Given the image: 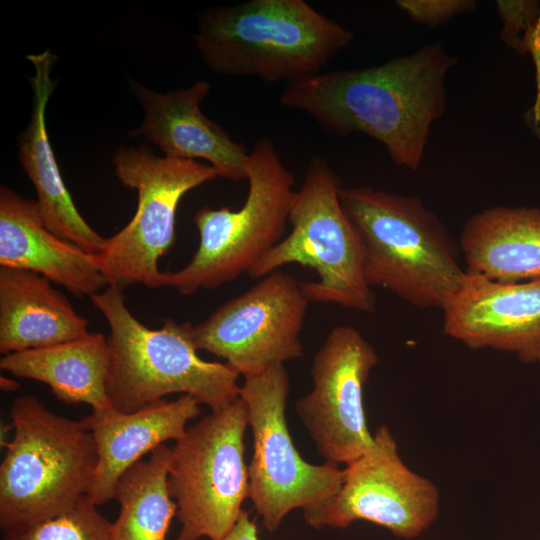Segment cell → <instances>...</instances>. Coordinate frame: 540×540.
<instances>
[{"instance_id": "cell-1", "label": "cell", "mask_w": 540, "mask_h": 540, "mask_svg": "<svg viewBox=\"0 0 540 540\" xmlns=\"http://www.w3.org/2000/svg\"><path fill=\"white\" fill-rule=\"evenodd\" d=\"M440 42L365 68L319 73L287 84L280 103L336 136L368 135L398 166L418 170L432 124L446 111L445 79L456 65Z\"/></svg>"}, {"instance_id": "cell-2", "label": "cell", "mask_w": 540, "mask_h": 540, "mask_svg": "<svg viewBox=\"0 0 540 540\" xmlns=\"http://www.w3.org/2000/svg\"><path fill=\"white\" fill-rule=\"evenodd\" d=\"M195 46L218 74L299 82L347 48L354 34L304 0H250L197 14Z\"/></svg>"}, {"instance_id": "cell-3", "label": "cell", "mask_w": 540, "mask_h": 540, "mask_svg": "<svg viewBox=\"0 0 540 540\" xmlns=\"http://www.w3.org/2000/svg\"><path fill=\"white\" fill-rule=\"evenodd\" d=\"M339 198L360 238L368 285L443 310L467 270L441 220L415 196L369 186L341 187Z\"/></svg>"}, {"instance_id": "cell-4", "label": "cell", "mask_w": 540, "mask_h": 540, "mask_svg": "<svg viewBox=\"0 0 540 540\" xmlns=\"http://www.w3.org/2000/svg\"><path fill=\"white\" fill-rule=\"evenodd\" d=\"M90 298L110 329L106 387L116 411L130 413L173 393L191 395L212 411L239 398V373L228 363L202 359L187 322L167 318L160 329H150L129 311L122 290L113 287Z\"/></svg>"}, {"instance_id": "cell-5", "label": "cell", "mask_w": 540, "mask_h": 540, "mask_svg": "<svg viewBox=\"0 0 540 540\" xmlns=\"http://www.w3.org/2000/svg\"><path fill=\"white\" fill-rule=\"evenodd\" d=\"M13 439L0 465L3 532L58 515L87 495L97 451L82 421L48 410L36 397L16 398Z\"/></svg>"}, {"instance_id": "cell-6", "label": "cell", "mask_w": 540, "mask_h": 540, "mask_svg": "<svg viewBox=\"0 0 540 540\" xmlns=\"http://www.w3.org/2000/svg\"><path fill=\"white\" fill-rule=\"evenodd\" d=\"M341 183L322 156H314L295 191L288 221L292 231L248 272L251 278L297 263L313 269L318 281L300 282L309 302L332 303L372 313L376 297L365 280L358 233L339 198Z\"/></svg>"}, {"instance_id": "cell-7", "label": "cell", "mask_w": 540, "mask_h": 540, "mask_svg": "<svg viewBox=\"0 0 540 540\" xmlns=\"http://www.w3.org/2000/svg\"><path fill=\"white\" fill-rule=\"evenodd\" d=\"M247 198L238 210L202 207L194 222L200 242L182 269L163 272L161 287L192 295L238 278L282 240L295 179L266 137L256 141L249 154Z\"/></svg>"}, {"instance_id": "cell-8", "label": "cell", "mask_w": 540, "mask_h": 540, "mask_svg": "<svg viewBox=\"0 0 540 540\" xmlns=\"http://www.w3.org/2000/svg\"><path fill=\"white\" fill-rule=\"evenodd\" d=\"M247 426L239 397L187 428L171 448L168 487L181 525L176 540H221L235 525L249 494Z\"/></svg>"}, {"instance_id": "cell-9", "label": "cell", "mask_w": 540, "mask_h": 540, "mask_svg": "<svg viewBox=\"0 0 540 540\" xmlns=\"http://www.w3.org/2000/svg\"><path fill=\"white\" fill-rule=\"evenodd\" d=\"M113 166L119 181L137 191L138 203L130 222L106 238L96 254L101 272L108 287H161L163 272L158 261L174 244L180 200L188 191L220 175L209 164L158 157L145 145L117 149Z\"/></svg>"}, {"instance_id": "cell-10", "label": "cell", "mask_w": 540, "mask_h": 540, "mask_svg": "<svg viewBox=\"0 0 540 540\" xmlns=\"http://www.w3.org/2000/svg\"><path fill=\"white\" fill-rule=\"evenodd\" d=\"M288 393L284 365L245 378L240 388L253 436L248 497L269 531L276 530L294 509L308 514L330 501L345 477L339 465H314L302 459L287 426Z\"/></svg>"}, {"instance_id": "cell-11", "label": "cell", "mask_w": 540, "mask_h": 540, "mask_svg": "<svg viewBox=\"0 0 540 540\" xmlns=\"http://www.w3.org/2000/svg\"><path fill=\"white\" fill-rule=\"evenodd\" d=\"M309 301L300 282L276 270L204 322H187L197 350L226 360L244 378L303 356L300 332Z\"/></svg>"}, {"instance_id": "cell-12", "label": "cell", "mask_w": 540, "mask_h": 540, "mask_svg": "<svg viewBox=\"0 0 540 540\" xmlns=\"http://www.w3.org/2000/svg\"><path fill=\"white\" fill-rule=\"evenodd\" d=\"M373 445L346 465L339 492L317 510L304 514L313 528L344 529L368 521L403 539L420 536L437 519L436 485L412 471L401 459L389 428H377Z\"/></svg>"}, {"instance_id": "cell-13", "label": "cell", "mask_w": 540, "mask_h": 540, "mask_svg": "<svg viewBox=\"0 0 540 540\" xmlns=\"http://www.w3.org/2000/svg\"><path fill=\"white\" fill-rule=\"evenodd\" d=\"M377 362L373 346L349 325L331 330L316 352L313 388L296 411L325 462L348 465L373 445L363 391Z\"/></svg>"}, {"instance_id": "cell-14", "label": "cell", "mask_w": 540, "mask_h": 540, "mask_svg": "<svg viewBox=\"0 0 540 540\" xmlns=\"http://www.w3.org/2000/svg\"><path fill=\"white\" fill-rule=\"evenodd\" d=\"M442 311L444 332L467 347L540 363V279L502 283L467 271Z\"/></svg>"}, {"instance_id": "cell-15", "label": "cell", "mask_w": 540, "mask_h": 540, "mask_svg": "<svg viewBox=\"0 0 540 540\" xmlns=\"http://www.w3.org/2000/svg\"><path fill=\"white\" fill-rule=\"evenodd\" d=\"M130 86L144 110L142 123L130 136L147 139L166 157L206 160L220 177L232 181L247 179L250 153L200 109L210 83L197 81L188 88L167 93L153 91L135 81Z\"/></svg>"}, {"instance_id": "cell-16", "label": "cell", "mask_w": 540, "mask_h": 540, "mask_svg": "<svg viewBox=\"0 0 540 540\" xmlns=\"http://www.w3.org/2000/svg\"><path fill=\"white\" fill-rule=\"evenodd\" d=\"M199 405L191 395L181 394L174 401L161 399L130 413L112 408L84 417L81 421L94 439L98 458L88 499L96 506L114 499L121 476L164 442L179 440L186 424L199 415Z\"/></svg>"}, {"instance_id": "cell-17", "label": "cell", "mask_w": 540, "mask_h": 540, "mask_svg": "<svg viewBox=\"0 0 540 540\" xmlns=\"http://www.w3.org/2000/svg\"><path fill=\"white\" fill-rule=\"evenodd\" d=\"M0 265L38 273L76 296L108 287L96 254L50 231L36 201L0 189Z\"/></svg>"}, {"instance_id": "cell-18", "label": "cell", "mask_w": 540, "mask_h": 540, "mask_svg": "<svg viewBox=\"0 0 540 540\" xmlns=\"http://www.w3.org/2000/svg\"><path fill=\"white\" fill-rule=\"evenodd\" d=\"M34 68L30 78L33 109L28 126L18 138L19 160L32 181L46 227L91 254H98L105 239L77 210L58 168L46 128V107L54 90L51 71L56 56L49 50L27 56Z\"/></svg>"}, {"instance_id": "cell-19", "label": "cell", "mask_w": 540, "mask_h": 540, "mask_svg": "<svg viewBox=\"0 0 540 540\" xmlns=\"http://www.w3.org/2000/svg\"><path fill=\"white\" fill-rule=\"evenodd\" d=\"M88 321L46 277L0 268V352L4 355L75 340Z\"/></svg>"}, {"instance_id": "cell-20", "label": "cell", "mask_w": 540, "mask_h": 540, "mask_svg": "<svg viewBox=\"0 0 540 540\" xmlns=\"http://www.w3.org/2000/svg\"><path fill=\"white\" fill-rule=\"evenodd\" d=\"M466 270L502 283L540 279V209L494 206L461 231Z\"/></svg>"}, {"instance_id": "cell-21", "label": "cell", "mask_w": 540, "mask_h": 540, "mask_svg": "<svg viewBox=\"0 0 540 540\" xmlns=\"http://www.w3.org/2000/svg\"><path fill=\"white\" fill-rule=\"evenodd\" d=\"M0 368L16 377L47 384L64 403H85L93 412L113 408L106 387L109 347L102 333L6 354L0 359Z\"/></svg>"}, {"instance_id": "cell-22", "label": "cell", "mask_w": 540, "mask_h": 540, "mask_svg": "<svg viewBox=\"0 0 540 540\" xmlns=\"http://www.w3.org/2000/svg\"><path fill=\"white\" fill-rule=\"evenodd\" d=\"M171 448L162 444L119 479L114 499L120 513L111 526L112 540H166L177 505L170 495Z\"/></svg>"}, {"instance_id": "cell-23", "label": "cell", "mask_w": 540, "mask_h": 540, "mask_svg": "<svg viewBox=\"0 0 540 540\" xmlns=\"http://www.w3.org/2000/svg\"><path fill=\"white\" fill-rule=\"evenodd\" d=\"M111 526L84 496L58 515L3 532L2 540H112Z\"/></svg>"}, {"instance_id": "cell-24", "label": "cell", "mask_w": 540, "mask_h": 540, "mask_svg": "<svg viewBox=\"0 0 540 540\" xmlns=\"http://www.w3.org/2000/svg\"><path fill=\"white\" fill-rule=\"evenodd\" d=\"M503 27L501 39L519 53L531 49L533 33L538 27L539 10L532 1H496Z\"/></svg>"}, {"instance_id": "cell-25", "label": "cell", "mask_w": 540, "mask_h": 540, "mask_svg": "<svg viewBox=\"0 0 540 540\" xmlns=\"http://www.w3.org/2000/svg\"><path fill=\"white\" fill-rule=\"evenodd\" d=\"M395 3L411 20L431 28L476 9L473 0H397Z\"/></svg>"}, {"instance_id": "cell-26", "label": "cell", "mask_w": 540, "mask_h": 540, "mask_svg": "<svg viewBox=\"0 0 540 540\" xmlns=\"http://www.w3.org/2000/svg\"><path fill=\"white\" fill-rule=\"evenodd\" d=\"M221 540H259L256 524L248 512L242 510L233 528Z\"/></svg>"}, {"instance_id": "cell-27", "label": "cell", "mask_w": 540, "mask_h": 540, "mask_svg": "<svg viewBox=\"0 0 540 540\" xmlns=\"http://www.w3.org/2000/svg\"><path fill=\"white\" fill-rule=\"evenodd\" d=\"M18 383L12 379L1 377V389L5 391H13L18 387Z\"/></svg>"}]
</instances>
